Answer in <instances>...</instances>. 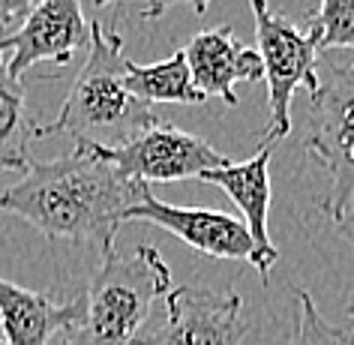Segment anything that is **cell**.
Here are the masks:
<instances>
[{
  "label": "cell",
  "mask_w": 354,
  "mask_h": 345,
  "mask_svg": "<svg viewBox=\"0 0 354 345\" xmlns=\"http://www.w3.org/2000/svg\"><path fill=\"white\" fill-rule=\"evenodd\" d=\"M297 315H295V333L291 345H354V327H336L322 315L309 291L297 288Z\"/></svg>",
  "instance_id": "cell-16"
},
{
  "label": "cell",
  "mask_w": 354,
  "mask_h": 345,
  "mask_svg": "<svg viewBox=\"0 0 354 345\" xmlns=\"http://www.w3.org/2000/svg\"><path fill=\"white\" fill-rule=\"evenodd\" d=\"M180 55L189 66L192 84L205 100L216 96L234 109L241 102L234 93V84L261 82V60L255 55V48L237 42L228 24H216V28L196 33L180 48Z\"/></svg>",
  "instance_id": "cell-11"
},
{
  "label": "cell",
  "mask_w": 354,
  "mask_h": 345,
  "mask_svg": "<svg viewBox=\"0 0 354 345\" xmlns=\"http://www.w3.org/2000/svg\"><path fill=\"white\" fill-rule=\"evenodd\" d=\"M345 313H348V321H351V327H354V304L345 306Z\"/></svg>",
  "instance_id": "cell-20"
},
{
  "label": "cell",
  "mask_w": 354,
  "mask_h": 345,
  "mask_svg": "<svg viewBox=\"0 0 354 345\" xmlns=\"http://www.w3.org/2000/svg\"><path fill=\"white\" fill-rule=\"evenodd\" d=\"M336 228H339V234L354 246V201L348 205V210H345V214L336 219Z\"/></svg>",
  "instance_id": "cell-19"
},
{
  "label": "cell",
  "mask_w": 354,
  "mask_h": 345,
  "mask_svg": "<svg viewBox=\"0 0 354 345\" xmlns=\"http://www.w3.org/2000/svg\"><path fill=\"white\" fill-rule=\"evenodd\" d=\"M171 291V268L153 246L141 243L132 255L118 250L100 255L82 315L64 336V345H129L147 324L156 297Z\"/></svg>",
  "instance_id": "cell-3"
},
{
  "label": "cell",
  "mask_w": 354,
  "mask_h": 345,
  "mask_svg": "<svg viewBox=\"0 0 354 345\" xmlns=\"http://www.w3.org/2000/svg\"><path fill=\"white\" fill-rule=\"evenodd\" d=\"M250 333L237 291L177 286L165 297V318L145 324L129 345H241Z\"/></svg>",
  "instance_id": "cell-7"
},
{
  "label": "cell",
  "mask_w": 354,
  "mask_h": 345,
  "mask_svg": "<svg viewBox=\"0 0 354 345\" xmlns=\"http://www.w3.org/2000/svg\"><path fill=\"white\" fill-rule=\"evenodd\" d=\"M87 60L78 69L57 118L37 123L33 138H48L57 132L73 136L78 144L118 147L138 132L156 127L159 118L150 105L138 102L127 91V51L120 30L91 21Z\"/></svg>",
  "instance_id": "cell-2"
},
{
  "label": "cell",
  "mask_w": 354,
  "mask_h": 345,
  "mask_svg": "<svg viewBox=\"0 0 354 345\" xmlns=\"http://www.w3.org/2000/svg\"><path fill=\"white\" fill-rule=\"evenodd\" d=\"M82 147L91 150L93 156H100L102 162H109L123 180L141 183V187L174 183L187 178L198 180L205 171H214V168H223L232 162V156L219 153L205 138L183 132L162 120L156 127L138 132L127 144H118V147L82 144Z\"/></svg>",
  "instance_id": "cell-6"
},
{
  "label": "cell",
  "mask_w": 354,
  "mask_h": 345,
  "mask_svg": "<svg viewBox=\"0 0 354 345\" xmlns=\"http://www.w3.org/2000/svg\"><path fill=\"white\" fill-rule=\"evenodd\" d=\"M96 6H109V3H138L141 6V19L145 21H153V19H162L165 12L177 10V6H187L192 15H205L210 0H93Z\"/></svg>",
  "instance_id": "cell-17"
},
{
  "label": "cell",
  "mask_w": 354,
  "mask_h": 345,
  "mask_svg": "<svg viewBox=\"0 0 354 345\" xmlns=\"http://www.w3.org/2000/svg\"><path fill=\"white\" fill-rule=\"evenodd\" d=\"M270 159L273 144H261L259 153L243 159V162H228L223 168L201 174V183L219 187L241 210V223L250 232V241L259 255V277L261 282L270 279V270L279 259V250L270 241L268 232V214H270Z\"/></svg>",
  "instance_id": "cell-10"
},
{
  "label": "cell",
  "mask_w": 354,
  "mask_h": 345,
  "mask_svg": "<svg viewBox=\"0 0 354 345\" xmlns=\"http://www.w3.org/2000/svg\"><path fill=\"white\" fill-rule=\"evenodd\" d=\"M127 91L145 105L174 102V105H205L207 100L196 91L189 75V66L183 60L180 48L171 57L159 64L141 66L136 60H127Z\"/></svg>",
  "instance_id": "cell-13"
},
{
  "label": "cell",
  "mask_w": 354,
  "mask_h": 345,
  "mask_svg": "<svg viewBox=\"0 0 354 345\" xmlns=\"http://www.w3.org/2000/svg\"><path fill=\"white\" fill-rule=\"evenodd\" d=\"M37 123L28 118L24 84L6 73L0 60V174L24 171L30 162V141Z\"/></svg>",
  "instance_id": "cell-14"
},
{
  "label": "cell",
  "mask_w": 354,
  "mask_h": 345,
  "mask_svg": "<svg viewBox=\"0 0 354 345\" xmlns=\"http://www.w3.org/2000/svg\"><path fill=\"white\" fill-rule=\"evenodd\" d=\"M123 223H147L162 232L174 234L177 241L192 246L198 255L207 259H223V261H246L259 270V255L250 241V232L241 223V216L225 214V210H205V207H183V205H168L156 198L150 187L141 189L136 205H129L120 214Z\"/></svg>",
  "instance_id": "cell-8"
},
{
  "label": "cell",
  "mask_w": 354,
  "mask_h": 345,
  "mask_svg": "<svg viewBox=\"0 0 354 345\" xmlns=\"http://www.w3.org/2000/svg\"><path fill=\"white\" fill-rule=\"evenodd\" d=\"M0 345H3V342H0Z\"/></svg>",
  "instance_id": "cell-21"
},
{
  "label": "cell",
  "mask_w": 354,
  "mask_h": 345,
  "mask_svg": "<svg viewBox=\"0 0 354 345\" xmlns=\"http://www.w3.org/2000/svg\"><path fill=\"white\" fill-rule=\"evenodd\" d=\"M304 147L327 174L318 207L336 223L354 201V64L318 75V87L309 93Z\"/></svg>",
  "instance_id": "cell-4"
},
{
  "label": "cell",
  "mask_w": 354,
  "mask_h": 345,
  "mask_svg": "<svg viewBox=\"0 0 354 345\" xmlns=\"http://www.w3.org/2000/svg\"><path fill=\"white\" fill-rule=\"evenodd\" d=\"M91 42V24L82 12V0H37L21 19L19 30L0 39V55L10 51L6 73L21 82L37 64L66 66Z\"/></svg>",
  "instance_id": "cell-9"
},
{
  "label": "cell",
  "mask_w": 354,
  "mask_h": 345,
  "mask_svg": "<svg viewBox=\"0 0 354 345\" xmlns=\"http://www.w3.org/2000/svg\"><path fill=\"white\" fill-rule=\"evenodd\" d=\"M33 3H37V0H0V30L19 24L24 15L30 12Z\"/></svg>",
  "instance_id": "cell-18"
},
{
  "label": "cell",
  "mask_w": 354,
  "mask_h": 345,
  "mask_svg": "<svg viewBox=\"0 0 354 345\" xmlns=\"http://www.w3.org/2000/svg\"><path fill=\"white\" fill-rule=\"evenodd\" d=\"M82 315V297L60 304L42 291L21 288L0 277V327L3 345H48Z\"/></svg>",
  "instance_id": "cell-12"
},
{
  "label": "cell",
  "mask_w": 354,
  "mask_h": 345,
  "mask_svg": "<svg viewBox=\"0 0 354 345\" xmlns=\"http://www.w3.org/2000/svg\"><path fill=\"white\" fill-rule=\"evenodd\" d=\"M141 183L123 180L118 171L78 144L73 153L37 162L24 178L0 189V214L30 223L48 241L93 246L100 255L114 250L120 214L136 205Z\"/></svg>",
  "instance_id": "cell-1"
},
{
  "label": "cell",
  "mask_w": 354,
  "mask_h": 345,
  "mask_svg": "<svg viewBox=\"0 0 354 345\" xmlns=\"http://www.w3.org/2000/svg\"><path fill=\"white\" fill-rule=\"evenodd\" d=\"M255 21V55L261 60V82L268 87V127L264 144H277L291 132V100L297 87H318L315 46L304 28L273 12L268 0H250Z\"/></svg>",
  "instance_id": "cell-5"
},
{
  "label": "cell",
  "mask_w": 354,
  "mask_h": 345,
  "mask_svg": "<svg viewBox=\"0 0 354 345\" xmlns=\"http://www.w3.org/2000/svg\"><path fill=\"white\" fill-rule=\"evenodd\" d=\"M304 30L309 33L315 51H354V0H322V6L306 19Z\"/></svg>",
  "instance_id": "cell-15"
}]
</instances>
